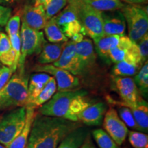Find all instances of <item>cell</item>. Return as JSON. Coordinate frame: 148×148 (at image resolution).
Segmentation results:
<instances>
[{
	"mask_svg": "<svg viewBox=\"0 0 148 148\" xmlns=\"http://www.w3.org/2000/svg\"><path fill=\"white\" fill-rule=\"evenodd\" d=\"M81 125L79 121L36 114L26 147L57 148L67 135Z\"/></svg>",
	"mask_w": 148,
	"mask_h": 148,
	"instance_id": "6da1fadb",
	"label": "cell"
},
{
	"mask_svg": "<svg viewBox=\"0 0 148 148\" xmlns=\"http://www.w3.org/2000/svg\"><path fill=\"white\" fill-rule=\"evenodd\" d=\"M29 77L24 71H18L11 76L0 90V110L25 107L28 97Z\"/></svg>",
	"mask_w": 148,
	"mask_h": 148,
	"instance_id": "7a4b0ae2",
	"label": "cell"
},
{
	"mask_svg": "<svg viewBox=\"0 0 148 148\" xmlns=\"http://www.w3.org/2000/svg\"><path fill=\"white\" fill-rule=\"evenodd\" d=\"M68 3L73 5L86 35L93 40L104 35L102 12L93 8L84 0H68Z\"/></svg>",
	"mask_w": 148,
	"mask_h": 148,
	"instance_id": "3957f363",
	"label": "cell"
},
{
	"mask_svg": "<svg viewBox=\"0 0 148 148\" xmlns=\"http://www.w3.org/2000/svg\"><path fill=\"white\" fill-rule=\"evenodd\" d=\"M127 23L129 38L138 42L147 33V7L138 5H124L121 10Z\"/></svg>",
	"mask_w": 148,
	"mask_h": 148,
	"instance_id": "277c9868",
	"label": "cell"
},
{
	"mask_svg": "<svg viewBox=\"0 0 148 148\" xmlns=\"http://www.w3.org/2000/svg\"><path fill=\"white\" fill-rule=\"evenodd\" d=\"M26 108L20 107L0 117V143L7 147L21 132L25 125Z\"/></svg>",
	"mask_w": 148,
	"mask_h": 148,
	"instance_id": "5b68a950",
	"label": "cell"
},
{
	"mask_svg": "<svg viewBox=\"0 0 148 148\" xmlns=\"http://www.w3.org/2000/svg\"><path fill=\"white\" fill-rule=\"evenodd\" d=\"M84 90H73L58 91L52 97L40 107L38 114L42 115L67 119L71 101L76 96L86 94Z\"/></svg>",
	"mask_w": 148,
	"mask_h": 148,
	"instance_id": "8992f818",
	"label": "cell"
},
{
	"mask_svg": "<svg viewBox=\"0 0 148 148\" xmlns=\"http://www.w3.org/2000/svg\"><path fill=\"white\" fill-rule=\"evenodd\" d=\"M21 38V56L17 68L19 71H24L25 59L28 56L34 53L39 54L46 40L42 31L36 30L22 23L20 32Z\"/></svg>",
	"mask_w": 148,
	"mask_h": 148,
	"instance_id": "52a82bcc",
	"label": "cell"
},
{
	"mask_svg": "<svg viewBox=\"0 0 148 148\" xmlns=\"http://www.w3.org/2000/svg\"><path fill=\"white\" fill-rule=\"evenodd\" d=\"M34 71L52 75L56 82L58 91L75 90L79 86L78 77L66 70L56 67L52 64H37L34 67Z\"/></svg>",
	"mask_w": 148,
	"mask_h": 148,
	"instance_id": "ba28073f",
	"label": "cell"
},
{
	"mask_svg": "<svg viewBox=\"0 0 148 148\" xmlns=\"http://www.w3.org/2000/svg\"><path fill=\"white\" fill-rule=\"evenodd\" d=\"M52 64L56 67L69 71L75 76L82 75L86 73L75 51V43L72 40L65 42L60 58Z\"/></svg>",
	"mask_w": 148,
	"mask_h": 148,
	"instance_id": "9c48e42d",
	"label": "cell"
},
{
	"mask_svg": "<svg viewBox=\"0 0 148 148\" xmlns=\"http://www.w3.org/2000/svg\"><path fill=\"white\" fill-rule=\"evenodd\" d=\"M114 88L121 97L123 106L131 108L142 99L134 79L130 77H112Z\"/></svg>",
	"mask_w": 148,
	"mask_h": 148,
	"instance_id": "30bf717a",
	"label": "cell"
},
{
	"mask_svg": "<svg viewBox=\"0 0 148 148\" xmlns=\"http://www.w3.org/2000/svg\"><path fill=\"white\" fill-rule=\"evenodd\" d=\"M103 125L107 134L118 145H121L124 143L129 131L115 109L110 108L106 111L103 119Z\"/></svg>",
	"mask_w": 148,
	"mask_h": 148,
	"instance_id": "8fae6325",
	"label": "cell"
},
{
	"mask_svg": "<svg viewBox=\"0 0 148 148\" xmlns=\"http://www.w3.org/2000/svg\"><path fill=\"white\" fill-rule=\"evenodd\" d=\"M56 21L66 38L71 37L81 32L82 26L73 5L68 3L63 10L55 16Z\"/></svg>",
	"mask_w": 148,
	"mask_h": 148,
	"instance_id": "7c38bea8",
	"label": "cell"
},
{
	"mask_svg": "<svg viewBox=\"0 0 148 148\" xmlns=\"http://www.w3.org/2000/svg\"><path fill=\"white\" fill-rule=\"evenodd\" d=\"M22 23L31 28L41 30L47 20L42 5H25L21 12Z\"/></svg>",
	"mask_w": 148,
	"mask_h": 148,
	"instance_id": "4fadbf2b",
	"label": "cell"
},
{
	"mask_svg": "<svg viewBox=\"0 0 148 148\" xmlns=\"http://www.w3.org/2000/svg\"><path fill=\"white\" fill-rule=\"evenodd\" d=\"M103 29L104 35H123L126 23L121 11L102 12Z\"/></svg>",
	"mask_w": 148,
	"mask_h": 148,
	"instance_id": "5bb4252c",
	"label": "cell"
},
{
	"mask_svg": "<svg viewBox=\"0 0 148 148\" xmlns=\"http://www.w3.org/2000/svg\"><path fill=\"white\" fill-rule=\"evenodd\" d=\"M106 111L107 105L105 102L99 101L92 103L79 114L77 120L81 123L88 126H99L102 124Z\"/></svg>",
	"mask_w": 148,
	"mask_h": 148,
	"instance_id": "9a60e30c",
	"label": "cell"
},
{
	"mask_svg": "<svg viewBox=\"0 0 148 148\" xmlns=\"http://www.w3.org/2000/svg\"><path fill=\"white\" fill-rule=\"evenodd\" d=\"M75 48L86 73L93 69L96 64L97 56L93 43L89 38H84L80 42L75 43Z\"/></svg>",
	"mask_w": 148,
	"mask_h": 148,
	"instance_id": "2e32d148",
	"label": "cell"
},
{
	"mask_svg": "<svg viewBox=\"0 0 148 148\" xmlns=\"http://www.w3.org/2000/svg\"><path fill=\"white\" fill-rule=\"evenodd\" d=\"M26 108V118H25V125L21 131V132L14 139L12 140L5 148H25L27 140L30 133L32 125L34 119L36 116L34 109L31 108Z\"/></svg>",
	"mask_w": 148,
	"mask_h": 148,
	"instance_id": "e0dca14e",
	"label": "cell"
},
{
	"mask_svg": "<svg viewBox=\"0 0 148 148\" xmlns=\"http://www.w3.org/2000/svg\"><path fill=\"white\" fill-rule=\"evenodd\" d=\"M65 42H46L37 59L38 63L40 64H53L58 60L62 53Z\"/></svg>",
	"mask_w": 148,
	"mask_h": 148,
	"instance_id": "ac0fdd59",
	"label": "cell"
},
{
	"mask_svg": "<svg viewBox=\"0 0 148 148\" xmlns=\"http://www.w3.org/2000/svg\"><path fill=\"white\" fill-rule=\"evenodd\" d=\"M50 77L49 74L46 73H38L32 75L28 83V97L25 107L30 104L39 95Z\"/></svg>",
	"mask_w": 148,
	"mask_h": 148,
	"instance_id": "d6986e66",
	"label": "cell"
},
{
	"mask_svg": "<svg viewBox=\"0 0 148 148\" xmlns=\"http://www.w3.org/2000/svg\"><path fill=\"white\" fill-rule=\"evenodd\" d=\"M119 38V35H103V36L94 39L95 50L97 54L106 62L110 61L109 53L112 48L117 45Z\"/></svg>",
	"mask_w": 148,
	"mask_h": 148,
	"instance_id": "ffe728a7",
	"label": "cell"
},
{
	"mask_svg": "<svg viewBox=\"0 0 148 148\" xmlns=\"http://www.w3.org/2000/svg\"><path fill=\"white\" fill-rule=\"evenodd\" d=\"M89 132L88 127L81 125L67 135L57 148H79Z\"/></svg>",
	"mask_w": 148,
	"mask_h": 148,
	"instance_id": "44dd1931",
	"label": "cell"
},
{
	"mask_svg": "<svg viewBox=\"0 0 148 148\" xmlns=\"http://www.w3.org/2000/svg\"><path fill=\"white\" fill-rule=\"evenodd\" d=\"M133 42H134L128 36H125V34L121 35L117 45L110 51L109 60L114 63H117L124 60Z\"/></svg>",
	"mask_w": 148,
	"mask_h": 148,
	"instance_id": "7402d4cb",
	"label": "cell"
},
{
	"mask_svg": "<svg viewBox=\"0 0 148 148\" xmlns=\"http://www.w3.org/2000/svg\"><path fill=\"white\" fill-rule=\"evenodd\" d=\"M132 111L135 121L141 130L147 134L148 131V104L142 99L136 105L129 108Z\"/></svg>",
	"mask_w": 148,
	"mask_h": 148,
	"instance_id": "603a6c76",
	"label": "cell"
},
{
	"mask_svg": "<svg viewBox=\"0 0 148 148\" xmlns=\"http://www.w3.org/2000/svg\"><path fill=\"white\" fill-rule=\"evenodd\" d=\"M15 55L9 36L3 32H0V62L3 65L12 67L13 65Z\"/></svg>",
	"mask_w": 148,
	"mask_h": 148,
	"instance_id": "cb8c5ba5",
	"label": "cell"
},
{
	"mask_svg": "<svg viewBox=\"0 0 148 148\" xmlns=\"http://www.w3.org/2000/svg\"><path fill=\"white\" fill-rule=\"evenodd\" d=\"M88 93L79 95L73 98L70 105L69 113H68V120L72 121H78L77 116L84 109L92 104V101L86 97Z\"/></svg>",
	"mask_w": 148,
	"mask_h": 148,
	"instance_id": "d4e9b609",
	"label": "cell"
},
{
	"mask_svg": "<svg viewBox=\"0 0 148 148\" xmlns=\"http://www.w3.org/2000/svg\"><path fill=\"white\" fill-rule=\"evenodd\" d=\"M57 90V85L55 79L52 76L50 77L49 81L45 85L40 93L37 96V97L32 101L30 104L25 108H31L35 109L38 107H40L44 103H45L52 97V96L56 93Z\"/></svg>",
	"mask_w": 148,
	"mask_h": 148,
	"instance_id": "484cf974",
	"label": "cell"
},
{
	"mask_svg": "<svg viewBox=\"0 0 148 148\" xmlns=\"http://www.w3.org/2000/svg\"><path fill=\"white\" fill-rule=\"evenodd\" d=\"M43 29L46 38L50 42L56 43L68 41V38L64 36L56 21L55 16L48 20Z\"/></svg>",
	"mask_w": 148,
	"mask_h": 148,
	"instance_id": "4316f807",
	"label": "cell"
},
{
	"mask_svg": "<svg viewBox=\"0 0 148 148\" xmlns=\"http://www.w3.org/2000/svg\"><path fill=\"white\" fill-rule=\"evenodd\" d=\"M84 1L100 12L119 10L124 6L121 0H84Z\"/></svg>",
	"mask_w": 148,
	"mask_h": 148,
	"instance_id": "83f0119b",
	"label": "cell"
},
{
	"mask_svg": "<svg viewBox=\"0 0 148 148\" xmlns=\"http://www.w3.org/2000/svg\"><path fill=\"white\" fill-rule=\"evenodd\" d=\"M141 66L138 64L130 63L127 61L122 60L115 63L112 72L114 76L130 77L135 75L139 71Z\"/></svg>",
	"mask_w": 148,
	"mask_h": 148,
	"instance_id": "f1b7e54d",
	"label": "cell"
},
{
	"mask_svg": "<svg viewBox=\"0 0 148 148\" xmlns=\"http://www.w3.org/2000/svg\"><path fill=\"white\" fill-rule=\"evenodd\" d=\"M134 81L137 86L141 97L147 98L148 95V63L143 64L138 73L135 75Z\"/></svg>",
	"mask_w": 148,
	"mask_h": 148,
	"instance_id": "f546056e",
	"label": "cell"
},
{
	"mask_svg": "<svg viewBox=\"0 0 148 148\" xmlns=\"http://www.w3.org/2000/svg\"><path fill=\"white\" fill-rule=\"evenodd\" d=\"M92 138L99 148H120L119 145L103 129H95L92 132Z\"/></svg>",
	"mask_w": 148,
	"mask_h": 148,
	"instance_id": "4dcf8cb0",
	"label": "cell"
},
{
	"mask_svg": "<svg viewBox=\"0 0 148 148\" xmlns=\"http://www.w3.org/2000/svg\"><path fill=\"white\" fill-rule=\"evenodd\" d=\"M68 0H49L44 3V10L48 21L53 16L57 15L67 5Z\"/></svg>",
	"mask_w": 148,
	"mask_h": 148,
	"instance_id": "1f68e13d",
	"label": "cell"
},
{
	"mask_svg": "<svg viewBox=\"0 0 148 148\" xmlns=\"http://www.w3.org/2000/svg\"><path fill=\"white\" fill-rule=\"evenodd\" d=\"M128 140L134 148H148V136L145 133L136 131L128 132Z\"/></svg>",
	"mask_w": 148,
	"mask_h": 148,
	"instance_id": "d6a6232c",
	"label": "cell"
},
{
	"mask_svg": "<svg viewBox=\"0 0 148 148\" xmlns=\"http://www.w3.org/2000/svg\"><path fill=\"white\" fill-rule=\"evenodd\" d=\"M119 117L124 122V123L126 125L127 127H130L134 130H137L141 132L139 127L138 126L137 123L135 121L134 116L132 113V111L128 107L123 106L119 109Z\"/></svg>",
	"mask_w": 148,
	"mask_h": 148,
	"instance_id": "836d02e7",
	"label": "cell"
},
{
	"mask_svg": "<svg viewBox=\"0 0 148 148\" xmlns=\"http://www.w3.org/2000/svg\"><path fill=\"white\" fill-rule=\"evenodd\" d=\"M10 40L11 45L13 49L14 55H15V60H14L13 65L10 68L13 73L16 72L17 69L18 61L21 56V38H20V33L13 35L12 36H9Z\"/></svg>",
	"mask_w": 148,
	"mask_h": 148,
	"instance_id": "e575fe53",
	"label": "cell"
},
{
	"mask_svg": "<svg viewBox=\"0 0 148 148\" xmlns=\"http://www.w3.org/2000/svg\"><path fill=\"white\" fill-rule=\"evenodd\" d=\"M5 30L8 33V36H12L13 35L20 33L19 30L21 28V16L19 14H15L9 18L6 23Z\"/></svg>",
	"mask_w": 148,
	"mask_h": 148,
	"instance_id": "d590c367",
	"label": "cell"
},
{
	"mask_svg": "<svg viewBox=\"0 0 148 148\" xmlns=\"http://www.w3.org/2000/svg\"><path fill=\"white\" fill-rule=\"evenodd\" d=\"M137 44L139 49L140 57H141L142 64H144L147 61L148 58V34H145Z\"/></svg>",
	"mask_w": 148,
	"mask_h": 148,
	"instance_id": "8d00e7d4",
	"label": "cell"
},
{
	"mask_svg": "<svg viewBox=\"0 0 148 148\" xmlns=\"http://www.w3.org/2000/svg\"><path fill=\"white\" fill-rule=\"evenodd\" d=\"M13 73L10 67L3 66L0 67V90L4 87Z\"/></svg>",
	"mask_w": 148,
	"mask_h": 148,
	"instance_id": "74e56055",
	"label": "cell"
},
{
	"mask_svg": "<svg viewBox=\"0 0 148 148\" xmlns=\"http://www.w3.org/2000/svg\"><path fill=\"white\" fill-rule=\"evenodd\" d=\"M12 14V9L0 5V26H5Z\"/></svg>",
	"mask_w": 148,
	"mask_h": 148,
	"instance_id": "f35d334b",
	"label": "cell"
},
{
	"mask_svg": "<svg viewBox=\"0 0 148 148\" xmlns=\"http://www.w3.org/2000/svg\"><path fill=\"white\" fill-rule=\"evenodd\" d=\"M79 148H98L95 143H94L92 138L90 135V132L88 133L85 138L84 143Z\"/></svg>",
	"mask_w": 148,
	"mask_h": 148,
	"instance_id": "ab89813d",
	"label": "cell"
},
{
	"mask_svg": "<svg viewBox=\"0 0 148 148\" xmlns=\"http://www.w3.org/2000/svg\"><path fill=\"white\" fill-rule=\"evenodd\" d=\"M83 39H84V36H83V34H81L80 32L77 33V34L73 35V36L71 37V40L74 42V43H78V42H80L81 41H82Z\"/></svg>",
	"mask_w": 148,
	"mask_h": 148,
	"instance_id": "60d3db41",
	"label": "cell"
},
{
	"mask_svg": "<svg viewBox=\"0 0 148 148\" xmlns=\"http://www.w3.org/2000/svg\"><path fill=\"white\" fill-rule=\"evenodd\" d=\"M121 1H124L125 3H129V4L135 5V4H144V3H147L148 0H121Z\"/></svg>",
	"mask_w": 148,
	"mask_h": 148,
	"instance_id": "b9f144b4",
	"label": "cell"
},
{
	"mask_svg": "<svg viewBox=\"0 0 148 148\" xmlns=\"http://www.w3.org/2000/svg\"><path fill=\"white\" fill-rule=\"evenodd\" d=\"M49 1V0H35V3L34 5H42L44 3H45L46 1Z\"/></svg>",
	"mask_w": 148,
	"mask_h": 148,
	"instance_id": "7bdbcfd3",
	"label": "cell"
},
{
	"mask_svg": "<svg viewBox=\"0 0 148 148\" xmlns=\"http://www.w3.org/2000/svg\"><path fill=\"white\" fill-rule=\"evenodd\" d=\"M12 0H0V4H8L10 3Z\"/></svg>",
	"mask_w": 148,
	"mask_h": 148,
	"instance_id": "ee69618b",
	"label": "cell"
},
{
	"mask_svg": "<svg viewBox=\"0 0 148 148\" xmlns=\"http://www.w3.org/2000/svg\"><path fill=\"white\" fill-rule=\"evenodd\" d=\"M0 148H5V147H4V146H3L1 143H0Z\"/></svg>",
	"mask_w": 148,
	"mask_h": 148,
	"instance_id": "f6af8a7d",
	"label": "cell"
},
{
	"mask_svg": "<svg viewBox=\"0 0 148 148\" xmlns=\"http://www.w3.org/2000/svg\"><path fill=\"white\" fill-rule=\"evenodd\" d=\"M13 1H21V0H13Z\"/></svg>",
	"mask_w": 148,
	"mask_h": 148,
	"instance_id": "bcb514c9",
	"label": "cell"
},
{
	"mask_svg": "<svg viewBox=\"0 0 148 148\" xmlns=\"http://www.w3.org/2000/svg\"><path fill=\"white\" fill-rule=\"evenodd\" d=\"M0 67H1V64H0Z\"/></svg>",
	"mask_w": 148,
	"mask_h": 148,
	"instance_id": "7dc6e473",
	"label": "cell"
},
{
	"mask_svg": "<svg viewBox=\"0 0 148 148\" xmlns=\"http://www.w3.org/2000/svg\"><path fill=\"white\" fill-rule=\"evenodd\" d=\"M25 148H27V147H25Z\"/></svg>",
	"mask_w": 148,
	"mask_h": 148,
	"instance_id": "c3c4849f",
	"label": "cell"
}]
</instances>
